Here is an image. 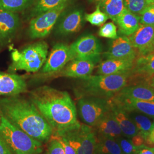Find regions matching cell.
<instances>
[{"mask_svg":"<svg viewBox=\"0 0 154 154\" xmlns=\"http://www.w3.org/2000/svg\"><path fill=\"white\" fill-rule=\"evenodd\" d=\"M0 115L42 143L49 140L53 134L49 123L32 101L19 95L0 98Z\"/></svg>","mask_w":154,"mask_h":154,"instance_id":"2","label":"cell"},{"mask_svg":"<svg viewBox=\"0 0 154 154\" xmlns=\"http://www.w3.org/2000/svg\"><path fill=\"white\" fill-rule=\"evenodd\" d=\"M97 142L95 153L123 154L120 146L116 139L98 135H97Z\"/></svg>","mask_w":154,"mask_h":154,"instance_id":"25","label":"cell"},{"mask_svg":"<svg viewBox=\"0 0 154 154\" xmlns=\"http://www.w3.org/2000/svg\"><path fill=\"white\" fill-rule=\"evenodd\" d=\"M130 77V72L90 75L79 79L74 91L78 99L91 97L110 99L127 86Z\"/></svg>","mask_w":154,"mask_h":154,"instance_id":"3","label":"cell"},{"mask_svg":"<svg viewBox=\"0 0 154 154\" xmlns=\"http://www.w3.org/2000/svg\"><path fill=\"white\" fill-rule=\"evenodd\" d=\"M83 16L82 11L75 9L62 18L57 28V33L60 35L66 36L77 33L82 26Z\"/></svg>","mask_w":154,"mask_h":154,"instance_id":"17","label":"cell"},{"mask_svg":"<svg viewBox=\"0 0 154 154\" xmlns=\"http://www.w3.org/2000/svg\"><path fill=\"white\" fill-rule=\"evenodd\" d=\"M149 5H154V0H148Z\"/></svg>","mask_w":154,"mask_h":154,"instance_id":"43","label":"cell"},{"mask_svg":"<svg viewBox=\"0 0 154 154\" xmlns=\"http://www.w3.org/2000/svg\"><path fill=\"white\" fill-rule=\"evenodd\" d=\"M50 140L48 153V154H66L60 143L55 139H50Z\"/></svg>","mask_w":154,"mask_h":154,"instance_id":"35","label":"cell"},{"mask_svg":"<svg viewBox=\"0 0 154 154\" xmlns=\"http://www.w3.org/2000/svg\"><path fill=\"white\" fill-rule=\"evenodd\" d=\"M0 135L11 154H41L42 143L14 126L0 115Z\"/></svg>","mask_w":154,"mask_h":154,"instance_id":"4","label":"cell"},{"mask_svg":"<svg viewBox=\"0 0 154 154\" xmlns=\"http://www.w3.org/2000/svg\"><path fill=\"white\" fill-rule=\"evenodd\" d=\"M29 99L49 123L53 134L80 123L76 106L67 91L42 86L30 93Z\"/></svg>","mask_w":154,"mask_h":154,"instance_id":"1","label":"cell"},{"mask_svg":"<svg viewBox=\"0 0 154 154\" xmlns=\"http://www.w3.org/2000/svg\"><path fill=\"white\" fill-rule=\"evenodd\" d=\"M97 135L117 139L122 137L121 130L111 111L94 127Z\"/></svg>","mask_w":154,"mask_h":154,"instance_id":"21","label":"cell"},{"mask_svg":"<svg viewBox=\"0 0 154 154\" xmlns=\"http://www.w3.org/2000/svg\"><path fill=\"white\" fill-rule=\"evenodd\" d=\"M85 19L93 26H101L109 19V17L100 10L99 5H97L95 11L85 15Z\"/></svg>","mask_w":154,"mask_h":154,"instance_id":"29","label":"cell"},{"mask_svg":"<svg viewBox=\"0 0 154 154\" xmlns=\"http://www.w3.org/2000/svg\"><path fill=\"white\" fill-rule=\"evenodd\" d=\"M152 127H154V121L152 122Z\"/></svg>","mask_w":154,"mask_h":154,"instance_id":"44","label":"cell"},{"mask_svg":"<svg viewBox=\"0 0 154 154\" xmlns=\"http://www.w3.org/2000/svg\"><path fill=\"white\" fill-rule=\"evenodd\" d=\"M0 154H11L5 141L0 135Z\"/></svg>","mask_w":154,"mask_h":154,"instance_id":"38","label":"cell"},{"mask_svg":"<svg viewBox=\"0 0 154 154\" xmlns=\"http://www.w3.org/2000/svg\"><path fill=\"white\" fill-rule=\"evenodd\" d=\"M132 72L144 76L154 75V54L138 57L135 60Z\"/></svg>","mask_w":154,"mask_h":154,"instance_id":"23","label":"cell"},{"mask_svg":"<svg viewBox=\"0 0 154 154\" xmlns=\"http://www.w3.org/2000/svg\"><path fill=\"white\" fill-rule=\"evenodd\" d=\"M137 154H154V151L148 147H144L138 151Z\"/></svg>","mask_w":154,"mask_h":154,"instance_id":"39","label":"cell"},{"mask_svg":"<svg viewBox=\"0 0 154 154\" xmlns=\"http://www.w3.org/2000/svg\"><path fill=\"white\" fill-rule=\"evenodd\" d=\"M115 96L122 98L154 102V88L146 84L126 86Z\"/></svg>","mask_w":154,"mask_h":154,"instance_id":"20","label":"cell"},{"mask_svg":"<svg viewBox=\"0 0 154 154\" xmlns=\"http://www.w3.org/2000/svg\"><path fill=\"white\" fill-rule=\"evenodd\" d=\"M110 100L112 116L119 126L122 134L125 137L131 139L138 134V129L130 117L128 112L113 103L110 99Z\"/></svg>","mask_w":154,"mask_h":154,"instance_id":"18","label":"cell"},{"mask_svg":"<svg viewBox=\"0 0 154 154\" xmlns=\"http://www.w3.org/2000/svg\"><path fill=\"white\" fill-rule=\"evenodd\" d=\"M48 48L45 41H39L29 45L21 51L15 50L11 53L12 63L9 67V72H38L47 60Z\"/></svg>","mask_w":154,"mask_h":154,"instance_id":"5","label":"cell"},{"mask_svg":"<svg viewBox=\"0 0 154 154\" xmlns=\"http://www.w3.org/2000/svg\"><path fill=\"white\" fill-rule=\"evenodd\" d=\"M44 154H48V152H45V153H44Z\"/></svg>","mask_w":154,"mask_h":154,"instance_id":"45","label":"cell"},{"mask_svg":"<svg viewBox=\"0 0 154 154\" xmlns=\"http://www.w3.org/2000/svg\"><path fill=\"white\" fill-rule=\"evenodd\" d=\"M63 138L77 154H95L97 137L93 127L79 123L61 132L53 133Z\"/></svg>","mask_w":154,"mask_h":154,"instance_id":"6","label":"cell"},{"mask_svg":"<svg viewBox=\"0 0 154 154\" xmlns=\"http://www.w3.org/2000/svg\"><path fill=\"white\" fill-rule=\"evenodd\" d=\"M141 25L154 26V5H149L139 15Z\"/></svg>","mask_w":154,"mask_h":154,"instance_id":"32","label":"cell"},{"mask_svg":"<svg viewBox=\"0 0 154 154\" xmlns=\"http://www.w3.org/2000/svg\"><path fill=\"white\" fill-rule=\"evenodd\" d=\"M138 53L127 36L123 35L112 39L108 50L103 54L106 59H119L135 61Z\"/></svg>","mask_w":154,"mask_h":154,"instance_id":"11","label":"cell"},{"mask_svg":"<svg viewBox=\"0 0 154 154\" xmlns=\"http://www.w3.org/2000/svg\"><path fill=\"white\" fill-rule=\"evenodd\" d=\"M151 149H153L154 151V147H153V148H151Z\"/></svg>","mask_w":154,"mask_h":154,"instance_id":"47","label":"cell"},{"mask_svg":"<svg viewBox=\"0 0 154 154\" xmlns=\"http://www.w3.org/2000/svg\"><path fill=\"white\" fill-rule=\"evenodd\" d=\"M66 65L60 72L49 75V76L78 79L86 78L91 75L96 63L89 60L74 58Z\"/></svg>","mask_w":154,"mask_h":154,"instance_id":"12","label":"cell"},{"mask_svg":"<svg viewBox=\"0 0 154 154\" xmlns=\"http://www.w3.org/2000/svg\"><path fill=\"white\" fill-rule=\"evenodd\" d=\"M116 140L120 146L123 154H137L138 151L140 149L135 147L132 144L131 140L122 137Z\"/></svg>","mask_w":154,"mask_h":154,"instance_id":"33","label":"cell"},{"mask_svg":"<svg viewBox=\"0 0 154 154\" xmlns=\"http://www.w3.org/2000/svg\"><path fill=\"white\" fill-rule=\"evenodd\" d=\"M145 146L149 148L154 147V127H152L149 135L145 139Z\"/></svg>","mask_w":154,"mask_h":154,"instance_id":"37","label":"cell"},{"mask_svg":"<svg viewBox=\"0 0 154 154\" xmlns=\"http://www.w3.org/2000/svg\"><path fill=\"white\" fill-rule=\"evenodd\" d=\"M78 112L83 122L94 127L111 111L110 99L97 97H82L78 99Z\"/></svg>","mask_w":154,"mask_h":154,"instance_id":"7","label":"cell"},{"mask_svg":"<svg viewBox=\"0 0 154 154\" xmlns=\"http://www.w3.org/2000/svg\"><path fill=\"white\" fill-rule=\"evenodd\" d=\"M131 140L132 144L135 146L142 149L145 147V138L142 134L138 132V134L134 135L131 138Z\"/></svg>","mask_w":154,"mask_h":154,"instance_id":"36","label":"cell"},{"mask_svg":"<svg viewBox=\"0 0 154 154\" xmlns=\"http://www.w3.org/2000/svg\"><path fill=\"white\" fill-rule=\"evenodd\" d=\"M98 35L100 37L111 39H116L118 37L117 34V27L112 22H108L103 24L100 28Z\"/></svg>","mask_w":154,"mask_h":154,"instance_id":"31","label":"cell"},{"mask_svg":"<svg viewBox=\"0 0 154 154\" xmlns=\"http://www.w3.org/2000/svg\"><path fill=\"white\" fill-rule=\"evenodd\" d=\"M135 61L119 59H106L98 66L99 75H111L131 72Z\"/></svg>","mask_w":154,"mask_h":154,"instance_id":"19","label":"cell"},{"mask_svg":"<svg viewBox=\"0 0 154 154\" xmlns=\"http://www.w3.org/2000/svg\"><path fill=\"white\" fill-rule=\"evenodd\" d=\"M89 1H90V2H91L92 3H94L97 5H98L101 2H102L103 0H89Z\"/></svg>","mask_w":154,"mask_h":154,"instance_id":"42","label":"cell"},{"mask_svg":"<svg viewBox=\"0 0 154 154\" xmlns=\"http://www.w3.org/2000/svg\"><path fill=\"white\" fill-rule=\"evenodd\" d=\"M116 23L119 32L125 36H130L135 33L140 26L139 16L125 8L119 16Z\"/></svg>","mask_w":154,"mask_h":154,"instance_id":"22","label":"cell"},{"mask_svg":"<svg viewBox=\"0 0 154 154\" xmlns=\"http://www.w3.org/2000/svg\"><path fill=\"white\" fill-rule=\"evenodd\" d=\"M95 154H100V153H95Z\"/></svg>","mask_w":154,"mask_h":154,"instance_id":"46","label":"cell"},{"mask_svg":"<svg viewBox=\"0 0 154 154\" xmlns=\"http://www.w3.org/2000/svg\"><path fill=\"white\" fill-rule=\"evenodd\" d=\"M20 26V18L16 13L0 11V46L9 44Z\"/></svg>","mask_w":154,"mask_h":154,"instance_id":"14","label":"cell"},{"mask_svg":"<svg viewBox=\"0 0 154 154\" xmlns=\"http://www.w3.org/2000/svg\"><path fill=\"white\" fill-rule=\"evenodd\" d=\"M72 60L69 46L63 43L55 44L42 69V73L48 75L60 72Z\"/></svg>","mask_w":154,"mask_h":154,"instance_id":"10","label":"cell"},{"mask_svg":"<svg viewBox=\"0 0 154 154\" xmlns=\"http://www.w3.org/2000/svg\"><path fill=\"white\" fill-rule=\"evenodd\" d=\"M67 5L68 2L64 3L32 18L28 29L30 37L32 39L42 38L49 35Z\"/></svg>","mask_w":154,"mask_h":154,"instance_id":"8","label":"cell"},{"mask_svg":"<svg viewBox=\"0 0 154 154\" xmlns=\"http://www.w3.org/2000/svg\"><path fill=\"white\" fill-rule=\"evenodd\" d=\"M72 60L81 58L93 61L96 63L100 60L102 53L99 40L93 35L88 34L78 39L70 46Z\"/></svg>","mask_w":154,"mask_h":154,"instance_id":"9","label":"cell"},{"mask_svg":"<svg viewBox=\"0 0 154 154\" xmlns=\"http://www.w3.org/2000/svg\"><path fill=\"white\" fill-rule=\"evenodd\" d=\"M125 8L139 16L149 5L148 0H124Z\"/></svg>","mask_w":154,"mask_h":154,"instance_id":"30","label":"cell"},{"mask_svg":"<svg viewBox=\"0 0 154 154\" xmlns=\"http://www.w3.org/2000/svg\"><path fill=\"white\" fill-rule=\"evenodd\" d=\"M154 54V44H152V45L149 48V49L147 51V52L146 53L145 55L144 56H146V55H150V54Z\"/></svg>","mask_w":154,"mask_h":154,"instance_id":"41","label":"cell"},{"mask_svg":"<svg viewBox=\"0 0 154 154\" xmlns=\"http://www.w3.org/2000/svg\"><path fill=\"white\" fill-rule=\"evenodd\" d=\"M132 46L137 50L138 57L145 55L154 42V26L140 25L138 30L128 36Z\"/></svg>","mask_w":154,"mask_h":154,"instance_id":"15","label":"cell"},{"mask_svg":"<svg viewBox=\"0 0 154 154\" xmlns=\"http://www.w3.org/2000/svg\"><path fill=\"white\" fill-rule=\"evenodd\" d=\"M2 11V10L1 9V8H0V11Z\"/></svg>","mask_w":154,"mask_h":154,"instance_id":"48","label":"cell"},{"mask_svg":"<svg viewBox=\"0 0 154 154\" xmlns=\"http://www.w3.org/2000/svg\"><path fill=\"white\" fill-rule=\"evenodd\" d=\"M50 139H53L57 140L64 149L65 154H77V152L74 150V149H73L71 146H70L69 144L67 143L63 138L61 137V136L55 134H52Z\"/></svg>","mask_w":154,"mask_h":154,"instance_id":"34","label":"cell"},{"mask_svg":"<svg viewBox=\"0 0 154 154\" xmlns=\"http://www.w3.org/2000/svg\"><path fill=\"white\" fill-rule=\"evenodd\" d=\"M128 112L138 129V132L146 139L152 128V122L147 116L142 114H139L134 111Z\"/></svg>","mask_w":154,"mask_h":154,"instance_id":"26","label":"cell"},{"mask_svg":"<svg viewBox=\"0 0 154 154\" xmlns=\"http://www.w3.org/2000/svg\"><path fill=\"white\" fill-rule=\"evenodd\" d=\"M144 80L146 81V85H147L150 87L154 88V75L145 77Z\"/></svg>","mask_w":154,"mask_h":154,"instance_id":"40","label":"cell"},{"mask_svg":"<svg viewBox=\"0 0 154 154\" xmlns=\"http://www.w3.org/2000/svg\"><path fill=\"white\" fill-rule=\"evenodd\" d=\"M111 100L127 112H139L154 118V102L122 98L114 96Z\"/></svg>","mask_w":154,"mask_h":154,"instance_id":"16","label":"cell"},{"mask_svg":"<svg viewBox=\"0 0 154 154\" xmlns=\"http://www.w3.org/2000/svg\"><path fill=\"white\" fill-rule=\"evenodd\" d=\"M100 10L114 22L125 8L124 0H103L99 4Z\"/></svg>","mask_w":154,"mask_h":154,"instance_id":"24","label":"cell"},{"mask_svg":"<svg viewBox=\"0 0 154 154\" xmlns=\"http://www.w3.org/2000/svg\"><path fill=\"white\" fill-rule=\"evenodd\" d=\"M27 91L23 77L13 72H0V96H14Z\"/></svg>","mask_w":154,"mask_h":154,"instance_id":"13","label":"cell"},{"mask_svg":"<svg viewBox=\"0 0 154 154\" xmlns=\"http://www.w3.org/2000/svg\"><path fill=\"white\" fill-rule=\"evenodd\" d=\"M35 0H0L2 11L16 13L22 11L32 5Z\"/></svg>","mask_w":154,"mask_h":154,"instance_id":"28","label":"cell"},{"mask_svg":"<svg viewBox=\"0 0 154 154\" xmlns=\"http://www.w3.org/2000/svg\"><path fill=\"white\" fill-rule=\"evenodd\" d=\"M34 2L30 14L31 18L53 9L64 3L68 2L69 0H35Z\"/></svg>","mask_w":154,"mask_h":154,"instance_id":"27","label":"cell"}]
</instances>
